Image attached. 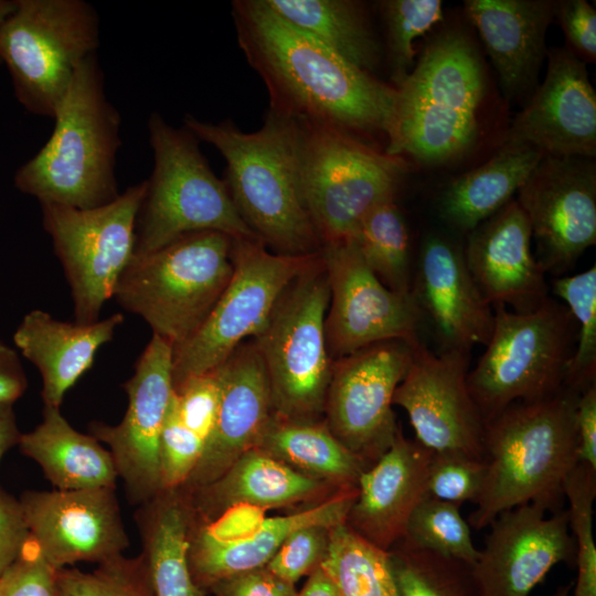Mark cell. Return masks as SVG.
Segmentation results:
<instances>
[{
  "mask_svg": "<svg viewBox=\"0 0 596 596\" xmlns=\"http://www.w3.org/2000/svg\"><path fill=\"white\" fill-rule=\"evenodd\" d=\"M232 17L238 45L267 87L270 110L329 125L360 139L377 134L387 137L395 86L296 28L265 0H236Z\"/></svg>",
  "mask_w": 596,
  "mask_h": 596,
  "instance_id": "6da1fadb",
  "label": "cell"
},
{
  "mask_svg": "<svg viewBox=\"0 0 596 596\" xmlns=\"http://www.w3.org/2000/svg\"><path fill=\"white\" fill-rule=\"evenodd\" d=\"M199 140L212 145L226 163L225 184L242 219L275 253L307 255L322 246L306 206L300 178L299 126L269 109L254 132L231 120L183 119Z\"/></svg>",
  "mask_w": 596,
  "mask_h": 596,
  "instance_id": "7a4b0ae2",
  "label": "cell"
},
{
  "mask_svg": "<svg viewBox=\"0 0 596 596\" xmlns=\"http://www.w3.org/2000/svg\"><path fill=\"white\" fill-rule=\"evenodd\" d=\"M579 394L564 386L551 396L514 403L485 425V477L470 528L486 529L503 511L526 503L556 510L578 464Z\"/></svg>",
  "mask_w": 596,
  "mask_h": 596,
  "instance_id": "3957f363",
  "label": "cell"
},
{
  "mask_svg": "<svg viewBox=\"0 0 596 596\" xmlns=\"http://www.w3.org/2000/svg\"><path fill=\"white\" fill-rule=\"evenodd\" d=\"M396 88L387 155L443 166L470 150L479 134L487 76L467 32L449 28L434 34Z\"/></svg>",
  "mask_w": 596,
  "mask_h": 596,
  "instance_id": "277c9868",
  "label": "cell"
},
{
  "mask_svg": "<svg viewBox=\"0 0 596 596\" xmlns=\"http://www.w3.org/2000/svg\"><path fill=\"white\" fill-rule=\"evenodd\" d=\"M52 119L50 138L18 168L14 187L39 203L76 209L115 200L121 117L106 95L97 53L77 67Z\"/></svg>",
  "mask_w": 596,
  "mask_h": 596,
  "instance_id": "5b68a950",
  "label": "cell"
},
{
  "mask_svg": "<svg viewBox=\"0 0 596 596\" xmlns=\"http://www.w3.org/2000/svg\"><path fill=\"white\" fill-rule=\"evenodd\" d=\"M147 127L153 167L136 219L132 255L155 252L184 234L203 231L234 240H259L236 210L225 182L211 169L200 140L157 111L150 114Z\"/></svg>",
  "mask_w": 596,
  "mask_h": 596,
  "instance_id": "8992f818",
  "label": "cell"
},
{
  "mask_svg": "<svg viewBox=\"0 0 596 596\" xmlns=\"http://www.w3.org/2000/svg\"><path fill=\"white\" fill-rule=\"evenodd\" d=\"M232 244L226 234L203 231L132 255L113 297L173 350L200 328L226 288L233 274Z\"/></svg>",
  "mask_w": 596,
  "mask_h": 596,
  "instance_id": "52a82bcc",
  "label": "cell"
},
{
  "mask_svg": "<svg viewBox=\"0 0 596 596\" xmlns=\"http://www.w3.org/2000/svg\"><path fill=\"white\" fill-rule=\"evenodd\" d=\"M575 320L567 307L547 298L536 309L493 308V328L476 366L470 395L485 425L514 403L551 396L565 386Z\"/></svg>",
  "mask_w": 596,
  "mask_h": 596,
  "instance_id": "ba28073f",
  "label": "cell"
},
{
  "mask_svg": "<svg viewBox=\"0 0 596 596\" xmlns=\"http://www.w3.org/2000/svg\"><path fill=\"white\" fill-rule=\"evenodd\" d=\"M296 120L302 193L317 234L322 245L349 241L372 209L395 199L406 162L339 128Z\"/></svg>",
  "mask_w": 596,
  "mask_h": 596,
  "instance_id": "9c48e42d",
  "label": "cell"
},
{
  "mask_svg": "<svg viewBox=\"0 0 596 596\" xmlns=\"http://www.w3.org/2000/svg\"><path fill=\"white\" fill-rule=\"evenodd\" d=\"M100 19L84 0H17L0 31V60L18 103L53 118L81 63L96 54Z\"/></svg>",
  "mask_w": 596,
  "mask_h": 596,
  "instance_id": "30bf717a",
  "label": "cell"
},
{
  "mask_svg": "<svg viewBox=\"0 0 596 596\" xmlns=\"http://www.w3.org/2000/svg\"><path fill=\"white\" fill-rule=\"evenodd\" d=\"M329 301L319 251L317 259L284 290L254 338L280 418L307 421L324 407L333 364L324 329Z\"/></svg>",
  "mask_w": 596,
  "mask_h": 596,
  "instance_id": "8fae6325",
  "label": "cell"
},
{
  "mask_svg": "<svg viewBox=\"0 0 596 596\" xmlns=\"http://www.w3.org/2000/svg\"><path fill=\"white\" fill-rule=\"evenodd\" d=\"M272 253L259 240H234L233 274L200 328L172 350L173 390L220 366L266 326L287 286L318 257Z\"/></svg>",
  "mask_w": 596,
  "mask_h": 596,
  "instance_id": "7c38bea8",
  "label": "cell"
},
{
  "mask_svg": "<svg viewBox=\"0 0 596 596\" xmlns=\"http://www.w3.org/2000/svg\"><path fill=\"white\" fill-rule=\"evenodd\" d=\"M145 191L146 180L93 209L40 203L43 228L71 288L75 322L98 321L104 304L114 296L134 254L136 219Z\"/></svg>",
  "mask_w": 596,
  "mask_h": 596,
  "instance_id": "4fadbf2b",
  "label": "cell"
},
{
  "mask_svg": "<svg viewBox=\"0 0 596 596\" xmlns=\"http://www.w3.org/2000/svg\"><path fill=\"white\" fill-rule=\"evenodd\" d=\"M412 345L383 341L333 361L324 403L327 426L364 466L379 459L400 428L393 397L408 370Z\"/></svg>",
  "mask_w": 596,
  "mask_h": 596,
  "instance_id": "5bb4252c",
  "label": "cell"
},
{
  "mask_svg": "<svg viewBox=\"0 0 596 596\" xmlns=\"http://www.w3.org/2000/svg\"><path fill=\"white\" fill-rule=\"evenodd\" d=\"M320 256L330 287L324 329L332 361L383 341H419L422 312L413 295L383 285L352 240L322 245Z\"/></svg>",
  "mask_w": 596,
  "mask_h": 596,
  "instance_id": "9a60e30c",
  "label": "cell"
},
{
  "mask_svg": "<svg viewBox=\"0 0 596 596\" xmlns=\"http://www.w3.org/2000/svg\"><path fill=\"white\" fill-rule=\"evenodd\" d=\"M468 351L436 354L416 342L393 405L406 412L416 440L434 454L482 460L485 422L468 390Z\"/></svg>",
  "mask_w": 596,
  "mask_h": 596,
  "instance_id": "2e32d148",
  "label": "cell"
},
{
  "mask_svg": "<svg viewBox=\"0 0 596 596\" xmlns=\"http://www.w3.org/2000/svg\"><path fill=\"white\" fill-rule=\"evenodd\" d=\"M517 202L536 243L543 270L572 266L596 243V166L593 159L544 156Z\"/></svg>",
  "mask_w": 596,
  "mask_h": 596,
  "instance_id": "e0dca14e",
  "label": "cell"
},
{
  "mask_svg": "<svg viewBox=\"0 0 596 596\" xmlns=\"http://www.w3.org/2000/svg\"><path fill=\"white\" fill-rule=\"evenodd\" d=\"M123 387L128 396L123 421L115 426L94 421L88 432L109 447L130 503L142 504L161 491L159 443L173 395L172 347L152 334Z\"/></svg>",
  "mask_w": 596,
  "mask_h": 596,
  "instance_id": "ac0fdd59",
  "label": "cell"
},
{
  "mask_svg": "<svg viewBox=\"0 0 596 596\" xmlns=\"http://www.w3.org/2000/svg\"><path fill=\"white\" fill-rule=\"evenodd\" d=\"M526 503L505 510L490 524L471 565L479 596H529L561 562L575 560L568 510L546 517Z\"/></svg>",
  "mask_w": 596,
  "mask_h": 596,
  "instance_id": "d6986e66",
  "label": "cell"
},
{
  "mask_svg": "<svg viewBox=\"0 0 596 596\" xmlns=\"http://www.w3.org/2000/svg\"><path fill=\"white\" fill-rule=\"evenodd\" d=\"M19 502L31 538L56 571L100 563L129 547L115 488L28 490Z\"/></svg>",
  "mask_w": 596,
  "mask_h": 596,
  "instance_id": "ffe728a7",
  "label": "cell"
},
{
  "mask_svg": "<svg viewBox=\"0 0 596 596\" xmlns=\"http://www.w3.org/2000/svg\"><path fill=\"white\" fill-rule=\"evenodd\" d=\"M547 71L504 140L530 145L544 156L596 155V93L581 60L566 47L546 52Z\"/></svg>",
  "mask_w": 596,
  "mask_h": 596,
  "instance_id": "44dd1931",
  "label": "cell"
},
{
  "mask_svg": "<svg viewBox=\"0 0 596 596\" xmlns=\"http://www.w3.org/2000/svg\"><path fill=\"white\" fill-rule=\"evenodd\" d=\"M217 370L221 401L215 426L183 485L194 489L216 481L256 447L275 411L266 368L254 341L238 345Z\"/></svg>",
  "mask_w": 596,
  "mask_h": 596,
  "instance_id": "7402d4cb",
  "label": "cell"
},
{
  "mask_svg": "<svg viewBox=\"0 0 596 596\" xmlns=\"http://www.w3.org/2000/svg\"><path fill=\"white\" fill-rule=\"evenodd\" d=\"M531 240L529 221L517 200L469 232L464 257L492 308L528 312L549 298L545 272L532 253Z\"/></svg>",
  "mask_w": 596,
  "mask_h": 596,
  "instance_id": "603a6c76",
  "label": "cell"
},
{
  "mask_svg": "<svg viewBox=\"0 0 596 596\" xmlns=\"http://www.w3.org/2000/svg\"><path fill=\"white\" fill-rule=\"evenodd\" d=\"M412 295L426 315L443 351H470L486 345L493 328V310L479 291L460 251L443 236L422 243Z\"/></svg>",
  "mask_w": 596,
  "mask_h": 596,
  "instance_id": "cb8c5ba5",
  "label": "cell"
},
{
  "mask_svg": "<svg viewBox=\"0 0 596 596\" xmlns=\"http://www.w3.org/2000/svg\"><path fill=\"white\" fill-rule=\"evenodd\" d=\"M432 456L433 451L417 440L405 438L398 428L391 446L359 476L358 494L347 524L389 551L404 538L411 514L428 497Z\"/></svg>",
  "mask_w": 596,
  "mask_h": 596,
  "instance_id": "d4e9b609",
  "label": "cell"
},
{
  "mask_svg": "<svg viewBox=\"0 0 596 596\" xmlns=\"http://www.w3.org/2000/svg\"><path fill=\"white\" fill-rule=\"evenodd\" d=\"M555 4L551 0L465 1L467 18L481 38L507 98H530L536 89Z\"/></svg>",
  "mask_w": 596,
  "mask_h": 596,
  "instance_id": "484cf974",
  "label": "cell"
},
{
  "mask_svg": "<svg viewBox=\"0 0 596 596\" xmlns=\"http://www.w3.org/2000/svg\"><path fill=\"white\" fill-rule=\"evenodd\" d=\"M356 488L312 509L284 517L268 518L246 538L221 541L204 526L189 533V567L194 583L206 590L234 575L266 566L283 542L294 531L322 525L332 528L347 522L355 501Z\"/></svg>",
  "mask_w": 596,
  "mask_h": 596,
  "instance_id": "4316f807",
  "label": "cell"
},
{
  "mask_svg": "<svg viewBox=\"0 0 596 596\" xmlns=\"http://www.w3.org/2000/svg\"><path fill=\"white\" fill-rule=\"evenodd\" d=\"M121 313L94 323L65 322L40 309L28 312L13 334L21 354L35 365L44 406H61L66 392L92 366L98 349L109 342Z\"/></svg>",
  "mask_w": 596,
  "mask_h": 596,
  "instance_id": "83f0119b",
  "label": "cell"
},
{
  "mask_svg": "<svg viewBox=\"0 0 596 596\" xmlns=\"http://www.w3.org/2000/svg\"><path fill=\"white\" fill-rule=\"evenodd\" d=\"M18 446L56 490L115 488L118 472L110 451L92 435L74 429L58 407L44 406L43 421L22 434Z\"/></svg>",
  "mask_w": 596,
  "mask_h": 596,
  "instance_id": "f1b7e54d",
  "label": "cell"
},
{
  "mask_svg": "<svg viewBox=\"0 0 596 596\" xmlns=\"http://www.w3.org/2000/svg\"><path fill=\"white\" fill-rule=\"evenodd\" d=\"M543 157L530 145L504 140L487 162L445 187L439 198L441 217L469 233L511 201Z\"/></svg>",
  "mask_w": 596,
  "mask_h": 596,
  "instance_id": "f546056e",
  "label": "cell"
},
{
  "mask_svg": "<svg viewBox=\"0 0 596 596\" xmlns=\"http://www.w3.org/2000/svg\"><path fill=\"white\" fill-rule=\"evenodd\" d=\"M190 520V508L177 489L160 491L136 513L155 596L205 595L189 567Z\"/></svg>",
  "mask_w": 596,
  "mask_h": 596,
  "instance_id": "4dcf8cb0",
  "label": "cell"
},
{
  "mask_svg": "<svg viewBox=\"0 0 596 596\" xmlns=\"http://www.w3.org/2000/svg\"><path fill=\"white\" fill-rule=\"evenodd\" d=\"M321 488V482L301 473L266 451L254 447L244 453L216 481L196 488L198 508L246 503L262 509L290 504Z\"/></svg>",
  "mask_w": 596,
  "mask_h": 596,
  "instance_id": "1f68e13d",
  "label": "cell"
},
{
  "mask_svg": "<svg viewBox=\"0 0 596 596\" xmlns=\"http://www.w3.org/2000/svg\"><path fill=\"white\" fill-rule=\"evenodd\" d=\"M283 19L373 74L381 44L364 6L352 0H265Z\"/></svg>",
  "mask_w": 596,
  "mask_h": 596,
  "instance_id": "d6a6232c",
  "label": "cell"
},
{
  "mask_svg": "<svg viewBox=\"0 0 596 596\" xmlns=\"http://www.w3.org/2000/svg\"><path fill=\"white\" fill-rule=\"evenodd\" d=\"M256 447L286 465L351 487L365 469L328 426L305 421L273 418Z\"/></svg>",
  "mask_w": 596,
  "mask_h": 596,
  "instance_id": "836d02e7",
  "label": "cell"
},
{
  "mask_svg": "<svg viewBox=\"0 0 596 596\" xmlns=\"http://www.w3.org/2000/svg\"><path fill=\"white\" fill-rule=\"evenodd\" d=\"M319 566L339 596H400L389 551L365 540L347 522L329 530Z\"/></svg>",
  "mask_w": 596,
  "mask_h": 596,
  "instance_id": "e575fe53",
  "label": "cell"
},
{
  "mask_svg": "<svg viewBox=\"0 0 596 596\" xmlns=\"http://www.w3.org/2000/svg\"><path fill=\"white\" fill-rule=\"evenodd\" d=\"M351 240L383 285L403 295L412 294L409 234L395 199L372 209Z\"/></svg>",
  "mask_w": 596,
  "mask_h": 596,
  "instance_id": "d590c367",
  "label": "cell"
},
{
  "mask_svg": "<svg viewBox=\"0 0 596 596\" xmlns=\"http://www.w3.org/2000/svg\"><path fill=\"white\" fill-rule=\"evenodd\" d=\"M400 596H479L471 566L403 538L390 550Z\"/></svg>",
  "mask_w": 596,
  "mask_h": 596,
  "instance_id": "8d00e7d4",
  "label": "cell"
},
{
  "mask_svg": "<svg viewBox=\"0 0 596 596\" xmlns=\"http://www.w3.org/2000/svg\"><path fill=\"white\" fill-rule=\"evenodd\" d=\"M577 324V344L568 361L565 386L582 393L596 376V266L553 281Z\"/></svg>",
  "mask_w": 596,
  "mask_h": 596,
  "instance_id": "74e56055",
  "label": "cell"
},
{
  "mask_svg": "<svg viewBox=\"0 0 596 596\" xmlns=\"http://www.w3.org/2000/svg\"><path fill=\"white\" fill-rule=\"evenodd\" d=\"M385 24L392 85L398 87L415 66L414 41L444 19L440 0H385L380 3Z\"/></svg>",
  "mask_w": 596,
  "mask_h": 596,
  "instance_id": "f35d334b",
  "label": "cell"
},
{
  "mask_svg": "<svg viewBox=\"0 0 596 596\" xmlns=\"http://www.w3.org/2000/svg\"><path fill=\"white\" fill-rule=\"evenodd\" d=\"M404 538L419 547L470 566L479 553L472 542L470 526L460 513V507L432 497H426L415 508Z\"/></svg>",
  "mask_w": 596,
  "mask_h": 596,
  "instance_id": "ab89813d",
  "label": "cell"
},
{
  "mask_svg": "<svg viewBox=\"0 0 596 596\" xmlns=\"http://www.w3.org/2000/svg\"><path fill=\"white\" fill-rule=\"evenodd\" d=\"M563 496L568 502L570 529L575 544L577 574L573 596H596V544L593 533L596 470L578 462L564 482Z\"/></svg>",
  "mask_w": 596,
  "mask_h": 596,
  "instance_id": "60d3db41",
  "label": "cell"
},
{
  "mask_svg": "<svg viewBox=\"0 0 596 596\" xmlns=\"http://www.w3.org/2000/svg\"><path fill=\"white\" fill-rule=\"evenodd\" d=\"M56 581L72 596H155L143 554L116 555L92 572L64 567L56 571Z\"/></svg>",
  "mask_w": 596,
  "mask_h": 596,
  "instance_id": "b9f144b4",
  "label": "cell"
},
{
  "mask_svg": "<svg viewBox=\"0 0 596 596\" xmlns=\"http://www.w3.org/2000/svg\"><path fill=\"white\" fill-rule=\"evenodd\" d=\"M203 449L204 441L180 419L172 395L159 443L161 491L182 487Z\"/></svg>",
  "mask_w": 596,
  "mask_h": 596,
  "instance_id": "7bdbcfd3",
  "label": "cell"
},
{
  "mask_svg": "<svg viewBox=\"0 0 596 596\" xmlns=\"http://www.w3.org/2000/svg\"><path fill=\"white\" fill-rule=\"evenodd\" d=\"M482 460L458 454H434L427 473L428 497L461 507L477 500L483 482Z\"/></svg>",
  "mask_w": 596,
  "mask_h": 596,
  "instance_id": "ee69618b",
  "label": "cell"
},
{
  "mask_svg": "<svg viewBox=\"0 0 596 596\" xmlns=\"http://www.w3.org/2000/svg\"><path fill=\"white\" fill-rule=\"evenodd\" d=\"M178 415L204 445L217 418L221 401V379L217 368L189 377L173 390Z\"/></svg>",
  "mask_w": 596,
  "mask_h": 596,
  "instance_id": "f6af8a7d",
  "label": "cell"
},
{
  "mask_svg": "<svg viewBox=\"0 0 596 596\" xmlns=\"http://www.w3.org/2000/svg\"><path fill=\"white\" fill-rule=\"evenodd\" d=\"M330 529L310 525L294 531L266 564V568L295 585L319 565L326 553Z\"/></svg>",
  "mask_w": 596,
  "mask_h": 596,
  "instance_id": "bcb514c9",
  "label": "cell"
},
{
  "mask_svg": "<svg viewBox=\"0 0 596 596\" xmlns=\"http://www.w3.org/2000/svg\"><path fill=\"white\" fill-rule=\"evenodd\" d=\"M1 596H58L56 570L43 558L31 535L4 574Z\"/></svg>",
  "mask_w": 596,
  "mask_h": 596,
  "instance_id": "7dc6e473",
  "label": "cell"
},
{
  "mask_svg": "<svg viewBox=\"0 0 596 596\" xmlns=\"http://www.w3.org/2000/svg\"><path fill=\"white\" fill-rule=\"evenodd\" d=\"M566 49L583 63L596 61V11L586 0L556 1L555 15Z\"/></svg>",
  "mask_w": 596,
  "mask_h": 596,
  "instance_id": "c3c4849f",
  "label": "cell"
},
{
  "mask_svg": "<svg viewBox=\"0 0 596 596\" xmlns=\"http://www.w3.org/2000/svg\"><path fill=\"white\" fill-rule=\"evenodd\" d=\"M30 533L19 499L0 490V577L14 564Z\"/></svg>",
  "mask_w": 596,
  "mask_h": 596,
  "instance_id": "681fc988",
  "label": "cell"
},
{
  "mask_svg": "<svg viewBox=\"0 0 596 596\" xmlns=\"http://www.w3.org/2000/svg\"><path fill=\"white\" fill-rule=\"evenodd\" d=\"M215 596H297L295 585L259 567L223 579L210 588Z\"/></svg>",
  "mask_w": 596,
  "mask_h": 596,
  "instance_id": "f907efd6",
  "label": "cell"
},
{
  "mask_svg": "<svg viewBox=\"0 0 596 596\" xmlns=\"http://www.w3.org/2000/svg\"><path fill=\"white\" fill-rule=\"evenodd\" d=\"M262 508L237 503L231 505L223 515L203 525L206 532L221 541H235L246 538L265 520Z\"/></svg>",
  "mask_w": 596,
  "mask_h": 596,
  "instance_id": "816d5d0a",
  "label": "cell"
},
{
  "mask_svg": "<svg viewBox=\"0 0 596 596\" xmlns=\"http://www.w3.org/2000/svg\"><path fill=\"white\" fill-rule=\"evenodd\" d=\"M578 462L596 470V385L584 390L576 405Z\"/></svg>",
  "mask_w": 596,
  "mask_h": 596,
  "instance_id": "f5cc1de1",
  "label": "cell"
},
{
  "mask_svg": "<svg viewBox=\"0 0 596 596\" xmlns=\"http://www.w3.org/2000/svg\"><path fill=\"white\" fill-rule=\"evenodd\" d=\"M28 380L19 353L0 342V404H14L25 392Z\"/></svg>",
  "mask_w": 596,
  "mask_h": 596,
  "instance_id": "db71d44e",
  "label": "cell"
},
{
  "mask_svg": "<svg viewBox=\"0 0 596 596\" xmlns=\"http://www.w3.org/2000/svg\"><path fill=\"white\" fill-rule=\"evenodd\" d=\"M21 435L13 404H0V460L10 448L19 444Z\"/></svg>",
  "mask_w": 596,
  "mask_h": 596,
  "instance_id": "11a10c76",
  "label": "cell"
},
{
  "mask_svg": "<svg viewBox=\"0 0 596 596\" xmlns=\"http://www.w3.org/2000/svg\"><path fill=\"white\" fill-rule=\"evenodd\" d=\"M297 596H339L330 577L318 565L310 574Z\"/></svg>",
  "mask_w": 596,
  "mask_h": 596,
  "instance_id": "9f6ffc18",
  "label": "cell"
},
{
  "mask_svg": "<svg viewBox=\"0 0 596 596\" xmlns=\"http://www.w3.org/2000/svg\"><path fill=\"white\" fill-rule=\"evenodd\" d=\"M17 7V0H0V31ZM1 65V60H0Z\"/></svg>",
  "mask_w": 596,
  "mask_h": 596,
  "instance_id": "6f0895ef",
  "label": "cell"
},
{
  "mask_svg": "<svg viewBox=\"0 0 596 596\" xmlns=\"http://www.w3.org/2000/svg\"><path fill=\"white\" fill-rule=\"evenodd\" d=\"M572 590V584L563 585L557 588L553 596H570Z\"/></svg>",
  "mask_w": 596,
  "mask_h": 596,
  "instance_id": "680465c9",
  "label": "cell"
},
{
  "mask_svg": "<svg viewBox=\"0 0 596 596\" xmlns=\"http://www.w3.org/2000/svg\"><path fill=\"white\" fill-rule=\"evenodd\" d=\"M58 585V584H57ZM58 596H72L67 592H65L63 588L58 586Z\"/></svg>",
  "mask_w": 596,
  "mask_h": 596,
  "instance_id": "91938a15",
  "label": "cell"
},
{
  "mask_svg": "<svg viewBox=\"0 0 596 596\" xmlns=\"http://www.w3.org/2000/svg\"><path fill=\"white\" fill-rule=\"evenodd\" d=\"M3 585H4V575L2 577H0V596H1V593H2V589H3Z\"/></svg>",
  "mask_w": 596,
  "mask_h": 596,
  "instance_id": "94428289",
  "label": "cell"
}]
</instances>
